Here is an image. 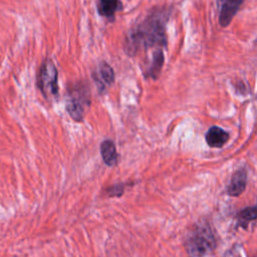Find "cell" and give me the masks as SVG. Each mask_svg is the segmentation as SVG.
I'll list each match as a JSON object with an SVG mask.
<instances>
[{"label":"cell","mask_w":257,"mask_h":257,"mask_svg":"<svg viewBox=\"0 0 257 257\" xmlns=\"http://www.w3.org/2000/svg\"><path fill=\"white\" fill-rule=\"evenodd\" d=\"M171 11L172 7H155L141 22L132 27L124 41L125 53L133 56L141 50L155 46H166V24Z\"/></svg>","instance_id":"cell-1"},{"label":"cell","mask_w":257,"mask_h":257,"mask_svg":"<svg viewBox=\"0 0 257 257\" xmlns=\"http://www.w3.org/2000/svg\"><path fill=\"white\" fill-rule=\"evenodd\" d=\"M216 247V240L208 225H199L193 229L186 241L190 255L202 256L211 253Z\"/></svg>","instance_id":"cell-2"},{"label":"cell","mask_w":257,"mask_h":257,"mask_svg":"<svg viewBox=\"0 0 257 257\" xmlns=\"http://www.w3.org/2000/svg\"><path fill=\"white\" fill-rule=\"evenodd\" d=\"M37 87L45 97H54L58 94V71L50 58H45L37 74Z\"/></svg>","instance_id":"cell-3"},{"label":"cell","mask_w":257,"mask_h":257,"mask_svg":"<svg viewBox=\"0 0 257 257\" xmlns=\"http://www.w3.org/2000/svg\"><path fill=\"white\" fill-rule=\"evenodd\" d=\"M77 85L66 97L65 108L73 120L81 121L84 116V106L90 103V97L87 87Z\"/></svg>","instance_id":"cell-4"},{"label":"cell","mask_w":257,"mask_h":257,"mask_svg":"<svg viewBox=\"0 0 257 257\" xmlns=\"http://www.w3.org/2000/svg\"><path fill=\"white\" fill-rule=\"evenodd\" d=\"M91 75L98 87V90L100 91L105 89L106 86H109L114 81V71L112 67L105 61L99 62Z\"/></svg>","instance_id":"cell-5"},{"label":"cell","mask_w":257,"mask_h":257,"mask_svg":"<svg viewBox=\"0 0 257 257\" xmlns=\"http://www.w3.org/2000/svg\"><path fill=\"white\" fill-rule=\"evenodd\" d=\"M222 7L219 15V23L222 27L230 24L233 17L236 15L241 5L245 0H221Z\"/></svg>","instance_id":"cell-6"},{"label":"cell","mask_w":257,"mask_h":257,"mask_svg":"<svg viewBox=\"0 0 257 257\" xmlns=\"http://www.w3.org/2000/svg\"><path fill=\"white\" fill-rule=\"evenodd\" d=\"M247 185V172L244 169H240L236 171L229 183V186L227 188V192L230 196L237 197L241 195Z\"/></svg>","instance_id":"cell-7"},{"label":"cell","mask_w":257,"mask_h":257,"mask_svg":"<svg viewBox=\"0 0 257 257\" xmlns=\"http://www.w3.org/2000/svg\"><path fill=\"white\" fill-rule=\"evenodd\" d=\"M205 139L209 147L221 148L227 143L229 139V135L227 132H225L219 126H212L207 132Z\"/></svg>","instance_id":"cell-8"},{"label":"cell","mask_w":257,"mask_h":257,"mask_svg":"<svg viewBox=\"0 0 257 257\" xmlns=\"http://www.w3.org/2000/svg\"><path fill=\"white\" fill-rule=\"evenodd\" d=\"M99 149L103 163L108 167H114L118 161V155L114 143L111 140H105L100 144Z\"/></svg>","instance_id":"cell-9"},{"label":"cell","mask_w":257,"mask_h":257,"mask_svg":"<svg viewBox=\"0 0 257 257\" xmlns=\"http://www.w3.org/2000/svg\"><path fill=\"white\" fill-rule=\"evenodd\" d=\"M97 12L100 16L113 20L115 13L121 8L120 0H97Z\"/></svg>","instance_id":"cell-10"},{"label":"cell","mask_w":257,"mask_h":257,"mask_svg":"<svg viewBox=\"0 0 257 257\" xmlns=\"http://www.w3.org/2000/svg\"><path fill=\"white\" fill-rule=\"evenodd\" d=\"M163 64H164V53H163V50L159 48L154 52L152 62L149 68L147 69V71L145 72V75L147 77H151L154 79L158 78L161 72V69L163 67Z\"/></svg>","instance_id":"cell-11"},{"label":"cell","mask_w":257,"mask_h":257,"mask_svg":"<svg viewBox=\"0 0 257 257\" xmlns=\"http://www.w3.org/2000/svg\"><path fill=\"white\" fill-rule=\"evenodd\" d=\"M238 218L242 225H246L249 222L257 219V207H248L239 213Z\"/></svg>","instance_id":"cell-12"},{"label":"cell","mask_w":257,"mask_h":257,"mask_svg":"<svg viewBox=\"0 0 257 257\" xmlns=\"http://www.w3.org/2000/svg\"><path fill=\"white\" fill-rule=\"evenodd\" d=\"M124 187H125V184H117V185H113L111 187H109L106 192L108 194V196H111V197H119L122 195L123 193V190H124Z\"/></svg>","instance_id":"cell-13"}]
</instances>
